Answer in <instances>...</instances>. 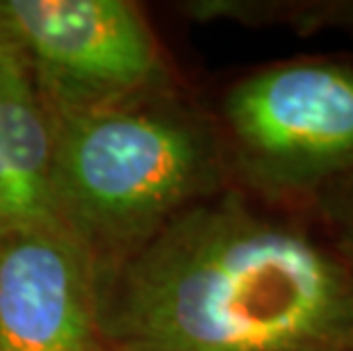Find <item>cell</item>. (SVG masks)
<instances>
[{
	"instance_id": "6",
	"label": "cell",
	"mask_w": 353,
	"mask_h": 351,
	"mask_svg": "<svg viewBox=\"0 0 353 351\" xmlns=\"http://www.w3.org/2000/svg\"><path fill=\"white\" fill-rule=\"evenodd\" d=\"M52 117L17 46L0 32V240L57 223L50 203Z\"/></svg>"
},
{
	"instance_id": "7",
	"label": "cell",
	"mask_w": 353,
	"mask_h": 351,
	"mask_svg": "<svg viewBox=\"0 0 353 351\" xmlns=\"http://www.w3.org/2000/svg\"><path fill=\"white\" fill-rule=\"evenodd\" d=\"M196 14L210 17H235L244 19L246 14L281 21L292 28L307 32L317 30H344L353 34V0H326V3H290V5H265V3H201Z\"/></svg>"
},
{
	"instance_id": "4",
	"label": "cell",
	"mask_w": 353,
	"mask_h": 351,
	"mask_svg": "<svg viewBox=\"0 0 353 351\" xmlns=\"http://www.w3.org/2000/svg\"><path fill=\"white\" fill-rule=\"evenodd\" d=\"M10 39L52 114L183 94L151 21L130 0H0Z\"/></svg>"
},
{
	"instance_id": "8",
	"label": "cell",
	"mask_w": 353,
	"mask_h": 351,
	"mask_svg": "<svg viewBox=\"0 0 353 351\" xmlns=\"http://www.w3.org/2000/svg\"><path fill=\"white\" fill-rule=\"evenodd\" d=\"M312 203L333 230L340 253L353 265V174L328 183Z\"/></svg>"
},
{
	"instance_id": "3",
	"label": "cell",
	"mask_w": 353,
	"mask_h": 351,
	"mask_svg": "<svg viewBox=\"0 0 353 351\" xmlns=\"http://www.w3.org/2000/svg\"><path fill=\"white\" fill-rule=\"evenodd\" d=\"M230 178L269 201L353 174V64L296 59L235 82L216 119Z\"/></svg>"
},
{
	"instance_id": "2",
	"label": "cell",
	"mask_w": 353,
	"mask_h": 351,
	"mask_svg": "<svg viewBox=\"0 0 353 351\" xmlns=\"http://www.w3.org/2000/svg\"><path fill=\"white\" fill-rule=\"evenodd\" d=\"M228 181L216 119L185 94L52 114V214L96 270L141 249Z\"/></svg>"
},
{
	"instance_id": "1",
	"label": "cell",
	"mask_w": 353,
	"mask_h": 351,
	"mask_svg": "<svg viewBox=\"0 0 353 351\" xmlns=\"http://www.w3.org/2000/svg\"><path fill=\"white\" fill-rule=\"evenodd\" d=\"M119 351H353V265L223 190L96 270Z\"/></svg>"
},
{
	"instance_id": "5",
	"label": "cell",
	"mask_w": 353,
	"mask_h": 351,
	"mask_svg": "<svg viewBox=\"0 0 353 351\" xmlns=\"http://www.w3.org/2000/svg\"><path fill=\"white\" fill-rule=\"evenodd\" d=\"M0 351H119L92 258L59 223L0 240Z\"/></svg>"
}]
</instances>
